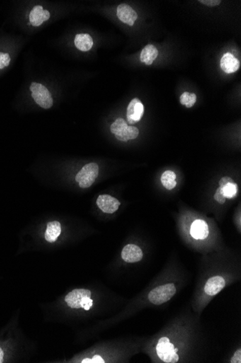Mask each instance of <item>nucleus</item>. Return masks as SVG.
Returning <instances> with one entry per match:
<instances>
[{
  "label": "nucleus",
  "mask_w": 241,
  "mask_h": 363,
  "mask_svg": "<svg viewBox=\"0 0 241 363\" xmlns=\"http://www.w3.org/2000/svg\"><path fill=\"white\" fill-rule=\"evenodd\" d=\"M92 293L88 289H76L66 294L64 298L66 304L73 309H83L89 311L93 306Z\"/></svg>",
  "instance_id": "f257e3e1"
},
{
  "label": "nucleus",
  "mask_w": 241,
  "mask_h": 363,
  "mask_svg": "<svg viewBox=\"0 0 241 363\" xmlns=\"http://www.w3.org/2000/svg\"><path fill=\"white\" fill-rule=\"evenodd\" d=\"M178 349L170 343L167 337H162L159 340L156 347V352L158 357L164 362L175 363L179 360L177 354Z\"/></svg>",
  "instance_id": "f03ea898"
},
{
  "label": "nucleus",
  "mask_w": 241,
  "mask_h": 363,
  "mask_svg": "<svg viewBox=\"0 0 241 363\" xmlns=\"http://www.w3.org/2000/svg\"><path fill=\"white\" fill-rule=\"evenodd\" d=\"M177 292L174 284H167L155 288L148 295L149 300L156 305L163 304L170 300Z\"/></svg>",
  "instance_id": "7ed1b4c3"
},
{
  "label": "nucleus",
  "mask_w": 241,
  "mask_h": 363,
  "mask_svg": "<svg viewBox=\"0 0 241 363\" xmlns=\"http://www.w3.org/2000/svg\"><path fill=\"white\" fill-rule=\"evenodd\" d=\"M99 174L98 165L96 163L87 164L77 174L75 180L83 189L89 188L95 182Z\"/></svg>",
  "instance_id": "20e7f679"
},
{
  "label": "nucleus",
  "mask_w": 241,
  "mask_h": 363,
  "mask_svg": "<svg viewBox=\"0 0 241 363\" xmlns=\"http://www.w3.org/2000/svg\"><path fill=\"white\" fill-rule=\"evenodd\" d=\"M31 97L36 103L44 109H49L52 107L53 99L47 87L37 82H32L30 86Z\"/></svg>",
  "instance_id": "39448f33"
},
{
  "label": "nucleus",
  "mask_w": 241,
  "mask_h": 363,
  "mask_svg": "<svg viewBox=\"0 0 241 363\" xmlns=\"http://www.w3.org/2000/svg\"><path fill=\"white\" fill-rule=\"evenodd\" d=\"M144 105L138 98L133 99L130 102L126 111L127 122L129 124H135L139 122L144 115Z\"/></svg>",
  "instance_id": "423d86ee"
},
{
  "label": "nucleus",
  "mask_w": 241,
  "mask_h": 363,
  "mask_svg": "<svg viewBox=\"0 0 241 363\" xmlns=\"http://www.w3.org/2000/svg\"><path fill=\"white\" fill-rule=\"evenodd\" d=\"M97 205L105 213L112 214L117 211L121 205L117 199L109 194H101L97 200Z\"/></svg>",
  "instance_id": "0eeeda50"
},
{
  "label": "nucleus",
  "mask_w": 241,
  "mask_h": 363,
  "mask_svg": "<svg viewBox=\"0 0 241 363\" xmlns=\"http://www.w3.org/2000/svg\"><path fill=\"white\" fill-rule=\"evenodd\" d=\"M50 18V13L47 10H44L41 5L33 7L29 13V23L32 26H40L44 22Z\"/></svg>",
  "instance_id": "6e6552de"
},
{
  "label": "nucleus",
  "mask_w": 241,
  "mask_h": 363,
  "mask_svg": "<svg viewBox=\"0 0 241 363\" xmlns=\"http://www.w3.org/2000/svg\"><path fill=\"white\" fill-rule=\"evenodd\" d=\"M117 16L121 22L127 24L129 26H132L138 18V15L134 10L125 3H123L118 7Z\"/></svg>",
  "instance_id": "1a4fd4ad"
},
{
  "label": "nucleus",
  "mask_w": 241,
  "mask_h": 363,
  "mask_svg": "<svg viewBox=\"0 0 241 363\" xmlns=\"http://www.w3.org/2000/svg\"><path fill=\"white\" fill-rule=\"evenodd\" d=\"M121 258L126 263H133L143 259V253L140 246L134 244H128L121 252Z\"/></svg>",
  "instance_id": "9d476101"
},
{
  "label": "nucleus",
  "mask_w": 241,
  "mask_h": 363,
  "mask_svg": "<svg viewBox=\"0 0 241 363\" xmlns=\"http://www.w3.org/2000/svg\"><path fill=\"white\" fill-rule=\"evenodd\" d=\"M225 287V279L220 275H216L208 279L204 286V292L208 295L215 296L221 292Z\"/></svg>",
  "instance_id": "9b49d317"
},
{
  "label": "nucleus",
  "mask_w": 241,
  "mask_h": 363,
  "mask_svg": "<svg viewBox=\"0 0 241 363\" xmlns=\"http://www.w3.org/2000/svg\"><path fill=\"white\" fill-rule=\"evenodd\" d=\"M240 63L231 53L224 54L220 61V67L226 73H235L240 68Z\"/></svg>",
  "instance_id": "f8f14e48"
},
{
  "label": "nucleus",
  "mask_w": 241,
  "mask_h": 363,
  "mask_svg": "<svg viewBox=\"0 0 241 363\" xmlns=\"http://www.w3.org/2000/svg\"><path fill=\"white\" fill-rule=\"evenodd\" d=\"M190 233L194 239L203 240L209 236V227L204 220H196L191 225Z\"/></svg>",
  "instance_id": "ddd939ff"
},
{
  "label": "nucleus",
  "mask_w": 241,
  "mask_h": 363,
  "mask_svg": "<svg viewBox=\"0 0 241 363\" xmlns=\"http://www.w3.org/2000/svg\"><path fill=\"white\" fill-rule=\"evenodd\" d=\"M75 44L79 50L87 52L93 47V40L88 34H77L75 36Z\"/></svg>",
  "instance_id": "4468645a"
},
{
  "label": "nucleus",
  "mask_w": 241,
  "mask_h": 363,
  "mask_svg": "<svg viewBox=\"0 0 241 363\" xmlns=\"http://www.w3.org/2000/svg\"><path fill=\"white\" fill-rule=\"evenodd\" d=\"M158 56V50L153 44H148L142 50L140 61L145 63L147 66L153 64L154 61Z\"/></svg>",
  "instance_id": "2eb2a0df"
},
{
  "label": "nucleus",
  "mask_w": 241,
  "mask_h": 363,
  "mask_svg": "<svg viewBox=\"0 0 241 363\" xmlns=\"http://www.w3.org/2000/svg\"><path fill=\"white\" fill-rule=\"evenodd\" d=\"M61 224L58 221L49 222L47 224L45 239L48 242H54L61 234Z\"/></svg>",
  "instance_id": "dca6fc26"
},
{
  "label": "nucleus",
  "mask_w": 241,
  "mask_h": 363,
  "mask_svg": "<svg viewBox=\"0 0 241 363\" xmlns=\"http://www.w3.org/2000/svg\"><path fill=\"white\" fill-rule=\"evenodd\" d=\"M139 129L133 126H126L121 132L116 133L115 136L121 142H128L129 140L134 139L139 136Z\"/></svg>",
  "instance_id": "f3484780"
},
{
  "label": "nucleus",
  "mask_w": 241,
  "mask_h": 363,
  "mask_svg": "<svg viewBox=\"0 0 241 363\" xmlns=\"http://www.w3.org/2000/svg\"><path fill=\"white\" fill-rule=\"evenodd\" d=\"M177 175L174 171H166L163 173L161 176L162 186L167 190H172L177 186Z\"/></svg>",
  "instance_id": "a211bd4d"
},
{
  "label": "nucleus",
  "mask_w": 241,
  "mask_h": 363,
  "mask_svg": "<svg viewBox=\"0 0 241 363\" xmlns=\"http://www.w3.org/2000/svg\"><path fill=\"white\" fill-rule=\"evenodd\" d=\"M220 188L222 190L224 197L226 199L235 198L237 195L238 187H237V184H235L234 181L228 183L225 186H220Z\"/></svg>",
  "instance_id": "6ab92c4d"
},
{
  "label": "nucleus",
  "mask_w": 241,
  "mask_h": 363,
  "mask_svg": "<svg viewBox=\"0 0 241 363\" xmlns=\"http://www.w3.org/2000/svg\"><path fill=\"white\" fill-rule=\"evenodd\" d=\"M12 55L10 53L0 49V71H4L11 65Z\"/></svg>",
  "instance_id": "aec40b11"
},
{
  "label": "nucleus",
  "mask_w": 241,
  "mask_h": 363,
  "mask_svg": "<svg viewBox=\"0 0 241 363\" xmlns=\"http://www.w3.org/2000/svg\"><path fill=\"white\" fill-rule=\"evenodd\" d=\"M180 102L181 104L185 105L188 108L193 107L196 102V95L194 93H189V92H184L181 96Z\"/></svg>",
  "instance_id": "412c9836"
},
{
  "label": "nucleus",
  "mask_w": 241,
  "mask_h": 363,
  "mask_svg": "<svg viewBox=\"0 0 241 363\" xmlns=\"http://www.w3.org/2000/svg\"><path fill=\"white\" fill-rule=\"evenodd\" d=\"M126 126H128V125L125 120L119 118H117V119L113 123V124L111 126L110 130L112 133H114V134H116V133L121 132Z\"/></svg>",
  "instance_id": "4be33fe9"
},
{
  "label": "nucleus",
  "mask_w": 241,
  "mask_h": 363,
  "mask_svg": "<svg viewBox=\"0 0 241 363\" xmlns=\"http://www.w3.org/2000/svg\"><path fill=\"white\" fill-rule=\"evenodd\" d=\"M214 199H215L218 203L221 204V205L225 204V202H226V198L224 197L220 188H218V189H217L216 192H215V195H214Z\"/></svg>",
  "instance_id": "5701e85b"
},
{
  "label": "nucleus",
  "mask_w": 241,
  "mask_h": 363,
  "mask_svg": "<svg viewBox=\"0 0 241 363\" xmlns=\"http://www.w3.org/2000/svg\"><path fill=\"white\" fill-rule=\"evenodd\" d=\"M83 363H89V362H91V363H104L105 362V361H104V359L102 358L99 355H95L93 357V358L90 359V358H85L83 359L82 360V362Z\"/></svg>",
  "instance_id": "b1692460"
},
{
  "label": "nucleus",
  "mask_w": 241,
  "mask_h": 363,
  "mask_svg": "<svg viewBox=\"0 0 241 363\" xmlns=\"http://www.w3.org/2000/svg\"><path fill=\"white\" fill-rule=\"evenodd\" d=\"M199 3H202L206 6L215 7L219 5L221 3V1L219 0H200Z\"/></svg>",
  "instance_id": "393cba45"
},
{
  "label": "nucleus",
  "mask_w": 241,
  "mask_h": 363,
  "mask_svg": "<svg viewBox=\"0 0 241 363\" xmlns=\"http://www.w3.org/2000/svg\"><path fill=\"white\" fill-rule=\"evenodd\" d=\"M230 362L232 363H236V362H241V350L240 349H238V350H237L236 352H235V353L234 354L233 357H232L231 360H230Z\"/></svg>",
  "instance_id": "a878e982"
},
{
  "label": "nucleus",
  "mask_w": 241,
  "mask_h": 363,
  "mask_svg": "<svg viewBox=\"0 0 241 363\" xmlns=\"http://www.w3.org/2000/svg\"><path fill=\"white\" fill-rule=\"evenodd\" d=\"M233 179H231L228 176H225V177L222 178L219 181V185L220 186H225V184H228V183L233 182Z\"/></svg>",
  "instance_id": "bb28decb"
},
{
  "label": "nucleus",
  "mask_w": 241,
  "mask_h": 363,
  "mask_svg": "<svg viewBox=\"0 0 241 363\" xmlns=\"http://www.w3.org/2000/svg\"><path fill=\"white\" fill-rule=\"evenodd\" d=\"M5 353L4 350L0 347V363L5 362Z\"/></svg>",
  "instance_id": "cd10ccee"
}]
</instances>
